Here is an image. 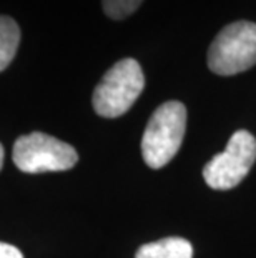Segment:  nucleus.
I'll return each mask as SVG.
<instances>
[{
  "label": "nucleus",
  "instance_id": "obj_6",
  "mask_svg": "<svg viewBox=\"0 0 256 258\" xmlns=\"http://www.w3.org/2000/svg\"><path fill=\"white\" fill-rule=\"evenodd\" d=\"M193 246L188 240L168 237L141 245L135 258H192Z\"/></svg>",
  "mask_w": 256,
  "mask_h": 258
},
{
  "label": "nucleus",
  "instance_id": "obj_3",
  "mask_svg": "<svg viewBox=\"0 0 256 258\" xmlns=\"http://www.w3.org/2000/svg\"><path fill=\"white\" fill-rule=\"evenodd\" d=\"M256 65V24L233 22L215 37L208 48V67L213 74L230 77Z\"/></svg>",
  "mask_w": 256,
  "mask_h": 258
},
{
  "label": "nucleus",
  "instance_id": "obj_9",
  "mask_svg": "<svg viewBox=\"0 0 256 258\" xmlns=\"http://www.w3.org/2000/svg\"><path fill=\"white\" fill-rule=\"evenodd\" d=\"M0 258H24V255H22V251L19 248H15L14 245L0 241Z\"/></svg>",
  "mask_w": 256,
  "mask_h": 258
},
{
  "label": "nucleus",
  "instance_id": "obj_5",
  "mask_svg": "<svg viewBox=\"0 0 256 258\" xmlns=\"http://www.w3.org/2000/svg\"><path fill=\"white\" fill-rule=\"evenodd\" d=\"M256 160V139L238 130L228 140L225 152L218 153L203 167V178L213 190H230L241 183Z\"/></svg>",
  "mask_w": 256,
  "mask_h": 258
},
{
  "label": "nucleus",
  "instance_id": "obj_1",
  "mask_svg": "<svg viewBox=\"0 0 256 258\" xmlns=\"http://www.w3.org/2000/svg\"><path fill=\"white\" fill-rule=\"evenodd\" d=\"M187 130V108L182 102H165L153 112L141 139V155L150 168L165 167L182 147Z\"/></svg>",
  "mask_w": 256,
  "mask_h": 258
},
{
  "label": "nucleus",
  "instance_id": "obj_2",
  "mask_svg": "<svg viewBox=\"0 0 256 258\" xmlns=\"http://www.w3.org/2000/svg\"><path fill=\"white\" fill-rule=\"evenodd\" d=\"M145 87V77L135 58H123L102 77L94 90L95 112L100 117L117 118L127 113Z\"/></svg>",
  "mask_w": 256,
  "mask_h": 258
},
{
  "label": "nucleus",
  "instance_id": "obj_4",
  "mask_svg": "<svg viewBox=\"0 0 256 258\" xmlns=\"http://www.w3.org/2000/svg\"><path fill=\"white\" fill-rule=\"evenodd\" d=\"M12 158L17 168L25 173L63 172L78 162L77 150L72 145L42 132L19 137Z\"/></svg>",
  "mask_w": 256,
  "mask_h": 258
},
{
  "label": "nucleus",
  "instance_id": "obj_8",
  "mask_svg": "<svg viewBox=\"0 0 256 258\" xmlns=\"http://www.w3.org/2000/svg\"><path fill=\"white\" fill-rule=\"evenodd\" d=\"M141 2L143 0H102L105 14L113 20L127 19L140 7Z\"/></svg>",
  "mask_w": 256,
  "mask_h": 258
},
{
  "label": "nucleus",
  "instance_id": "obj_10",
  "mask_svg": "<svg viewBox=\"0 0 256 258\" xmlns=\"http://www.w3.org/2000/svg\"><path fill=\"white\" fill-rule=\"evenodd\" d=\"M2 167H4V147L0 144V170H2Z\"/></svg>",
  "mask_w": 256,
  "mask_h": 258
},
{
  "label": "nucleus",
  "instance_id": "obj_7",
  "mask_svg": "<svg viewBox=\"0 0 256 258\" xmlns=\"http://www.w3.org/2000/svg\"><path fill=\"white\" fill-rule=\"evenodd\" d=\"M20 43L19 24L7 15H0V72L14 60Z\"/></svg>",
  "mask_w": 256,
  "mask_h": 258
}]
</instances>
